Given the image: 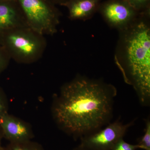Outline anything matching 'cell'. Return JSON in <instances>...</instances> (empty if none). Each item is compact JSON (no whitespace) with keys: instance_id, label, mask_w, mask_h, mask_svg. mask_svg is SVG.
Returning a JSON list of instances; mask_svg holds the SVG:
<instances>
[{"instance_id":"cell-14","label":"cell","mask_w":150,"mask_h":150,"mask_svg":"<svg viewBox=\"0 0 150 150\" xmlns=\"http://www.w3.org/2000/svg\"><path fill=\"white\" fill-rule=\"evenodd\" d=\"M8 98L4 91L0 86V117L8 113Z\"/></svg>"},{"instance_id":"cell-2","label":"cell","mask_w":150,"mask_h":150,"mask_svg":"<svg viewBox=\"0 0 150 150\" xmlns=\"http://www.w3.org/2000/svg\"><path fill=\"white\" fill-rule=\"evenodd\" d=\"M114 61L124 81L131 86L142 106L150 103V12L118 31Z\"/></svg>"},{"instance_id":"cell-10","label":"cell","mask_w":150,"mask_h":150,"mask_svg":"<svg viewBox=\"0 0 150 150\" xmlns=\"http://www.w3.org/2000/svg\"><path fill=\"white\" fill-rule=\"evenodd\" d=\"M1 150H45L37 142H33L32 140L16 143L9 142L7 145L3 147Z\"/></svg>"},{"instance_id":"cell-6","label":"cell","mask_w":150,"mask_h":150,"mask_svg":"<svg viewBox=\"0 0 150 150\" xmlns=\"http://www.w3.org/2000/svg\"><path fill=\"white\" fill-rule=\"evenodd\" d=\"M98 11L109 27L118 31L133 24L141 14L124 0H108L100 3Z\"/></svg>"},{"instance_id":"cell-12","label":"cell","mask_w":150,"mask_h":150,"mask_svg":"<svg viewBox=\"0 0 150 150\" xmlns=\"http://www.w3.org/2000/svg\"><path fill=\"white\" fill-rule=\"evenodd\" d=\"M144 134L137 144L139 149L150 150V120L149 117L146 120Z\"/></svg>"},{"instance_id":"cell-15","label":"cell","mask_w":150,"mask_h":150,"mask_svg":"<svg viewBox=\"0 0 150 150\" xmlns=\"http://www.w3.org/2000/svg\"><path fill=\"white\" fill-rule=\"evenodd\" d=\"M137 149H139L138 144H131L121 139L115 144L111 150H136Z\"/></svg>"},{"instance_id":"cell-11","label":"cell","mask_w":150,"mask_h":150,"mask_svg":"<svg viewBox=\"0 0 150 150\" xmlns=\"http://www.w3.org/2000/svg\"><path fill=\"white\" fill-rule=\"evenodd\" d=\"M139 13L150 11V0H124Z\"/></svg>"},{"instance_id":"cell-18","label":"cell","mask_w":150,"mask_h":150,"mask_svg":"<svg viewBox=\"0 0 150 150\" xmlns=\"http://www.w3.org/2000/svg\"><path fill=\"white\" fill-rule=\"evenodd\" d=\"M73 150H89L79 145L77 147L74 148Z\"/></svg>"},{"instance_id":"cell-5","label":"cell","mask_w":150,"mask_h":150,"mask_svg":"<svg viewBox=\"0 0 150 150\" xmlns=\"http://www.w3.org/2000/svg\"><path fill=\"white\" fill-rule=\"evenodd\" d=\"M134 121L124 124L119 120L109 123L100 130L82 137L80 146L89 150H111L126 134Z\"/></svg>"},{"instance_id":"cell-9","label":"cell","mask_w":150,"mask_h":150,"mask_svg":"<svg viewBox=\"0 0 150 150\" xmlns=\"http://www.w3.org/2000/svg\"><path fill=\"white\" fill-rule=\"evenodd\" d=\"M100 0H71L65 5L71 20L85 21L98 11Z\"/></svg>"},{"instance_id":"cell-4","label":"cell","mask_w":150,"mask_h":150,"mask_svg":"<svg viewBox=\"0 0 150 150\" xmlns=\"http://www.w3.org/2000/svg\"><path fill=\"white\" fill-rule=\"evenodd\" d=\"M28 27L41 35H53L58 31L61 13L48 0H17Z\"/></svg>"},{"instance_id":"cell-13","label":"cell","mask_w":150,"mask_h":150,"mask_svg":"<svg viewBox=\"0 0 150 150\" xmlns=\"http://www.w3.org/2000/svg\"><path fill=\"white\" fill-rule=\"evenodd\" d=\"M11 59L0 42V75L8 67Z\"/></svg>"},{"instance_id":"cell-8","label":"cell","mask_w":150,"mask_h":150,"mask_svg":"<svg viewBox=\"0 0 150 150\" xmlns=\"http://www.w3.org/2000/svg\"><path fill=\"white\" fill-rule=\"evenodd\" d=\"M26 27L28 25L17 0H0V34Z\"/></svg>"},{"instance_id":"cell-17","label":"cell","mask_w":150,"mask_h":150,"mask_svg":"<svg viewBox=\"0 0 150 150\" xmlns=\"http://www.w3.org/2000/svg\"><path fill=\"white\" fill-rule=\"evenodd\" d=\"M3 138H4V137H3L2 131L0 127V150H1L2 148L3 147L2 146V141Z\"/></svg>"},{"instance_id":"cell-3","label":"cell","mask_w":150,"mask_h":150,"mask_svg":"<svg viewBox=\"0 0 150 150\" xmlns=\"http://www.w3.org/2000/svg\"><path fill=\"white\" fill-rule=\"evenodd\" d=\"M0 42L11 59L30 64L40 60L47 47L45 36L29 27H21L0 34Z\"/></svg>"},{"instance_id":"cell-16","label":"cell","mask_w":150,"mask_h":150,"mask_svg":"<svg viewBox=\"0 0 150 150\" xmlns=\"http://www.w3.org/2000/svg\"><path fill=\"white\" fill-rule=\"evenodd\" d=\"M48 1L55 6L59 5L64 6L71 0H48Z\"/></svg>"},{"instance_id":"cell-7","label":"cell","mask_w":150,"mask_h":150,"mask_svg":"<svg viewBox=\"0 0 150 150\" xmlns=\"http://www.w3.org/2000/svg\"><path fill=\"white\" fill-rule=\"evenodd\" d=\"M0 127L4 138L10 143L25 142L34 138L29 123L8 112L0 117Z\"/></svg>"},{"instance_id":"cell-1","label":"cell","mask_w":150,"mask_h":150,"mask_svg":"<svg viewBox=\"0 0 150 150\" xmlns=\"http://www.w3.org/2000/svg\"><path fill=\"white\" fill-rule=\"evenodd\" d=\"M117 93L111 84L78 75L54 96L52 118L61 131L80 139L110 123Z\"/></svg>"}]
</instances>
